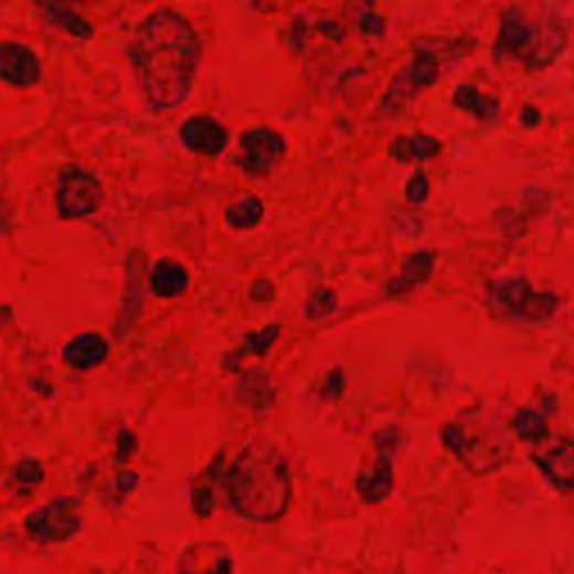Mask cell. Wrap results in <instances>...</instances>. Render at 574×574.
<instances>
[{
    "instance_id": "cell-11",
    "label": "cell",
    "mask_w": 574,
    "mask_h": 574,
    "mask_svg": "<svg viewBox=\"0 0 574 574\" xmlns=\"http://www.w3.org/2000/svg\"><path fill=\"white\" fill-rule=\"evenodd\" d=\"M534 465L545 474V478L561 491H570L574 485V449L570 438L545 436L534 443L532 449Z\"/></svg>"
},
{
    "instance_id": "cell-8",
    "label": "cell",
    "mask_w": 574,
    "mask_h": 574,
    "mask_svg": "<svg viewBox=\"0 0 574 574\" xmlns=\"http://www.w3.org/2000/svg\"><path fill=\"white\" fill-rule=\"evenodd\" d=\"M25 530L30 536L43 543H61L75 536L82 530L79 500L77 498H56L50 506L32 512L25 519Z\"/></svg>"
},
{
    "instance_id": "cell-2",
    "label": "cell",
    "mask_w": 574,
    "mask_h": 574,
    "mask_svg": "<svg viewBox=\"0 0 574 574\" xmlns=\"http://www.w3.org/2000/svg\"><path fill=\"white\" fill-rule=\"evenodd\" d=\"M223 487L241 517L269 523L280 519L290 506V465L274 445L254 443L225 471Z\"/></svg>"
},
{
    "instance_id": "cell-16",
    "label": "cell",
    "mask_w": 574,
    "mask_h": 574,
    "mask_svg": "<svg viewBox=\"0 0 574 574\" xmlns=\"http://www.w3.org/2000/svg\"><path fill=\"white\" fill-rule=\"evenodd\" d=\"M434 265H436V252L422 249L417 254H411L402 263L400 274L389 280L386 295L389 297H402V295L415 290V287L424 285L431 278V274H434Z\"/></svg>"
},
{
    "instance_id": "cell-19",
    "label": "cell",
    "mask_w": 574,
    "mask_h": 574,
    "mask_svg": "<svg viewBox=\"0 0 574 574\" xmlns=\"http://www.w3.org/2000/svg\"><path fill=\"white\" fill-rule=\"evenodd\" d=\"M34 3L47 17L50 23L63 28L72 36H77V39L93 36V25L75 12V6L84 3V0H34Z\"/></svg>"
},
{
    "instance_id": "cell-25",
    "label": "cell",
    "mask_w": 574,
    "mask_h": 574,
    "mask_svg": "<svg viewBox=\"0 0 574 574\" xmlns=\"http://www.w3.org/2000/svg\"><path fill=\"white\" fill-rule=\"evenodd\" d=\"M512 428L521 440L532 443V445L543 440L545 436H550V426H548L545 415L534 408H521L512 419Z\"/></svg>"
},
{
    "instance_id": "cell-29",
    "label": "cell",
    "mask_w": 574,
    "mask_h": 574,
    "mask_svg": "<svg viewBox=\"0 0 574 574\" xmlns=\"http://www.w3.org/2000/svg\"><path fill=\"white\" fill-rule=\"evenodd\" d=\"M17 478L21 485H39L43 480V469L36 460H23L17 467Z\"/></svg>"
},
{
    "instance_id": "cell-17",
    "label": "cell",
    "mask_w": 574,
    "mask_h": 574,
    "mask_svg": "<svg viewBox=\"0 0 574 574\" xmlns=\"http://www.w3.org/2000/svg\"><path fill=\"white\" fill-rule=\"evenodd\" d=\"M223 478H225V454L215 458L209 465V469L193 482L191 506L200 519L211 517L215 506H219V493L215 491H219V487H223Z\"/></svg>"
},
{
    "instance_id": "cell-20",
    "label": "cell",
    "mask_w": 574,
    "mask_h": 574,
    "mask_svg": "<svg viewBox=\"0 0 574 574\" xmlns=\"http://www.w3.org/2000/svg\"><path fill=\"white\" fill-rule=\"evenodd\" d=\"M440 153H443V141L431 135H424V132L402 135V137L393 139L389 147V156L402 164L417 162V160H431V158H438Z\"/></svg>"
},
{
    "instance_id": "cell-33",
    "label": "cell",
    "mask_w": 574,
    "mask_h": 574,
    "mask_svg": "<svg viewBox=\"0 0 574 574\" xmlns=\"http://www.w3.org/2000/svg\"><path fill=\"white\" fill-rule=\"evenodd\" d=\"M249 297H252L254 301H269V299L274 297V287H272V283H267V280H256V283L252 285Z\"/></svg>"
},
{
    "instance_id": "cell-34",
    "label": "cell",
    "mask_w": 574,
    "mask_h": 574,
    "mask_svg": "<svg viewBox=\"0 0 574 574\" xmlns=\"http://www.w3.org/2000/svg\"><path fill=\"white\" fill-rule=\"evenodd\" d=\"M135 485H137V474H132V471H121V474L117 476V480H115V487H117V491H119V498L128 496V493L135 489Z\"/></svg>"
},
{
    "instance_id": "cell-28",
    "label": "cell",
    "mask_w": 574,
    "mask_h": 574,
    "mask_svg": "<svg viewBox=\"0 0 574 574\" xmlns=\"http://www.w3.org/2000/svg\"><path fill=\"white\" fill-rule=\"evenodd\" d=\"M426 195H428V180L422 171H417L406 184V198H408V202L419 204L426 200Z\"/></svg>"
},
{
    "instance_id": "cell-3",
    "label": "cell",
    "mask_w": 574,
    "mask_h": 574,
    "mask_svg": "<svg viewBox=\"0 0 574 574\" xmlns=\"http://www.w3.org/2000/svg\"><path fill=\"white\" fill-rule=\"evenodd\" d=\"M443 443L476 476L500 469L512 456L506 422L482 408H469L445 424Z\"/></svg>"
},
{
    "instance_id": "cell-4",
    "label": "cell",
    "mask_w": 574,
    "mask_h": 574,
    "mask_svg": "<svg viewBox=\"0 0 574 574\" xmlns=\"http://www.w3.org/2000/svg\"><path fill=\"white\" fill-rule=\"evenodd\" d=\"M567 45V28L556 17L543 23L525 19L519 8L508 10L500 19L493 41V59H519L528 70H541L554 63Z\"/></svg>"
},
{
    "instance_id": "cell-30",
    "label": "cell",
    "mask_w": 574,
    "mask_h": 574,
    "mask_svg": "<svg viewBox=\"0 0 574 574\" xmlns=\"http://www.w3.org/2000/svg\"><path fill=\"white\" fill-rule=\"evenodd\" d=\"M359 30L369 34V36H378V34H384L386 21L382 17H378L375 12H366V14L359 17Z\"/></svg>"
},
{
    "instance_id": "cell-31",
    "label": "cell",
    "mask_w": 574,
    "mask_h": 574,
    "mask_svg": "<svg viewBox=\"0 0 574 574\" xmlns=\"http://www.w3.org/2000/svg\"><path fill=\"white\" fill-rule=\"evenodd\" d=\"M135 449H137V438L130 434V431L124 428L117 438V460L128 463L132 458Z\"/></svg>"
},
{
    "instance_id": "cell-24",
    "label": "cell",
    "mask_w": 574,
    "mask_h": 574,
    "mask_svg": "<svg viewBox=\"0 0 574 574\" xmlns=\"http://www.w3.org/2000/svg\"><path fill=\"white\" fill-rule=\"evenodd\" d=\"M278 332H280V326H267V328H263L261 332L247 334L243 348H238L236 352L227 354L223 366H225L227 371H238V369H241V362H243V357H247V354L265 357V352H267V350L274 346V341L278 339Z\"/></svg>"
},
{
    "instance_id": "cell-18",
    "label": "cell",
    "mask_w": 574,
    "mask_h": 574,
    "mask_svg": "<svg viewBox=\"0 0 574 574\" xmlns=\"http://www.w3.org/2000/svg\"><path fill=\"white\" fill-rule=\"evenodd\" d=\"M108 352H110V348L104 337L86 332V334L75 337L63 348V362L77 371H88V369L99 366L108 357Z\"/></svg>"
},
{
    "instance_id": "cell-26",
    "label": "cell",
    "mask_w": 574,
    "mask_h": 574,
    "mask_svg": "<svg viewBox=\"0 0 574 574\" xmlns=\"http://www.w3.org/2000/svg\"><path fill=\"white\" fill-rule=\"evenodd\" d=\"M225 215H227V223L234 230H252V227H256L263 221L265 206H263V202L256 195H247L245 200L227 206Z\"/></svg>"
},
{
    "instance_id": "cell-32",
    "label": "cell",
    "mask_w": 574,
    "mask_h": 574,
    "mask_svg": "<svg viewBox=\"0 0 574 574\" xmlns=\"http://www.w3.org/2000/svg\"><path fill=\"white\" fill-rule=\"evenodd\" d=\"M343 384H346V380H343V371H332L330 375H328V380H326V386H323V397L326 400H339L341 395H343Z\"/></svg>"
},
{
    "instance_id": "cell-10",
    "label": "cell",
    "mask_w": 574,
    "mask_h": 574,
    "mask_svg": "<svg viewBox=\"0 0 574 574\" xmlns=\"http://www.w3.org/2000/svg\"><path fill=\"white\" fill-rule=\"evenodd\" d=\"M241 149L236 164L249 176H267L285 153V139L272 128H254L243 132Z\"/></svg>"
},
{
    "instance_id": "cell-7",
    "label": "cell",
    "mask_w": 574,
    "mask_h": 574,
    "mask_svg": "<svg viewBox=\"0 0 574 574\" xmlns=\"http://www.w3.org/2000/svg\"><path fill=\"white\" fill-rule=\"evenodd\" d=\"M440 75V61L431 50H417L413 61L393 79L382 99V113L395 115L404 110L424 88L434 86Z\"/></svg>"
},
{
    "instance_id": "cell-15",
    "label": "cell",
    "mask_w": 574,
    "mask_h": 574,
    "mask_svg": "<svg viewBox=\"0 0 574 574\" xmlns=\"http://www.w3.org/2000/svg\"><path fill=\"white\" fill-rule=\"evenodd\" d=\"M144 265H147V256H141L139 252H132L126 263V297H124V308H121V315H119L117 328H115L117 334H124V330H128L141 312Z\"/></svg>"
},
{
    "instance_id": "cell-22",
    "label": "cell",
    "mask_w": 574,
    "mask_h": 574,
    "mask_svg": "<svg viewBox=\"0 0 574 574\" xmlns=\"http://www.w3.org/2000/svg\"><path fill=\"white\" fill-rule=\"evenodd\" d=\"M272 382L269 375L263 369H252L247 373H243V378L238 380V389H236V400L241 404H245L247 408L254 411H263L272 404Z\"/></svg>"
},
{
    "instance_id": "cell-9",
    "label": "cell",
    "mask_w": 574,
    "mask_h": 574,
    "mask_svg": "<svg viewBox=\"0 0 574 574\" xmlns=\"http://www.w3.org/2000/svg\"><path fill=\"white\" fill-rule=\"evenodd\" d=\"M104 202V189L99 180L82 169H67L61 176L59 191H56V204L59 213L67 221L86 219V215L95 213Z\"/></svg>"
},
{
    "instance_id": "cell-14",
    "label": "cell",
    "mask_w": 574,
    "mask_h": 574,
    "mask_svg": "<svg viewBox=\"0 0 574 574\" xmlns=\"http://www.w3.org/2000/svg\"><path fill=\"white\" fill-rule=\"evenodd\" d=\"M236 567L230 550L223 543L215 541H202L189 545L178 563V572H232Z\"/></svg>"
},
{
    "instance_id": "cell-12",
    "label": "cell",
    "mask_w": 574,
    "mask_h": 574,
    "mask_svg": "<svg viewBox=\"0 0 574 574\" xmlns=\"http://www.w3.org/2000/svg\"><path fill=\"white\" fill-rule=\"evenodd\" d=\"M180 137L189 151L204 158H219L221 153H225L230 144V132L225 130V126L206 115L187 119L180 128Z\"/></svg>"
},
{
    "instance_id": "cell-13",
    "label": "cell",
    "mask_w": 574,
    "mask_h": 574,
    "mask_svg": "<svg viewBox=\"0 0 574 574\" xmlns=\"http://www.w3.org/2000/svg\"><path fill=\"white\" fill-rule=\"evenodd\" d=\"M0 79L28 88L41 79V63L36 54L21 43H0Z\"/></svg>"
},
{
    "instance_id": "cell-35",
    "label": "cell",
    "mask_w": 574,
    "mask_h": 574,
    "mask_svg": "<svg viewBox=\"0 0 574 574\" xmlns=\"http://www.w3.org/2000/svg\"><path fill=\"white\" fill-rule=\"evenodd\" d=\"M521 119H523V124H525L528 128H532V126H536V124L541 121V113H539L534 106H525Z\"/></svg>"
},
{
    "instance_id": "cell-27",
    "label": "cell",
    "mask_w": 574,
    "mask_h": 574,
    "mask_svg": "<svg viewBox=\"0 0 574 574\" xmlns=\"http://www.w3.org/2000/svg\"><path fill=\"white\" fill-rule=\"evenodd\" d=\"M334 310H337V295L332 290L321 287V290H317L312 295V299L308 301L306 315H308V319H323V317L332 315Z\"/></svg>"
},
{
    "instance_id": "cell-21",
    "label": "cell",
    "mask_w": 574,
    "mask_h": 574,
    "mask_svg": "<svg viewBox=\"0 0 574 574\" xmlns=\"http://www.w3.org/2000/svg\"><path fill=\"white\" fill-rule=\"evenodd\" d=\"M189 287V274L184 269V265L164 258L153 267L151 274V290L162 297V299H173L187 293Z\"/></svg>"
},
{
    "instance_id": "cell-23",
    "label": "cell",
    "mask_w": 574,
    "mask_h": 574,
    "mask_svg": "<svg viewBox=\"0 0 574 574\" xmlns=\"http://www.w3.org/2000/svg\"><path fill=\"white\" fill-rule=\"evenodd\" d=\"M454 104L465 110L471 113L478 121H493L500 113V102L496 97L482 95L476 86H458L456 95H454Z\"/></svg>"
},
{
    "instance_id": "cell-5",
    "label": "cell",
    "mask_w": 574,
    "mask_h": 574,
    "mask_svg": "<svg viewBox=\"0 0 574 574\" xmlns=\"http://www.w3.org/2000/svg\"><path fill=\"white\" fill-rule=\"evenodd\" d=\"M489 299L502 317L532 323L548 321L559 308L556 295L532 290V285L525 276L489 283Z\"/></svg>"
},
{
    "instance_id": "cell-6",
    "label": "cell",
    "mask_w": 574,
    "mask_h": 574,
    "mask_svg": "<svg viewBox=\"0 0 574 574\" xmlns=\"http://www.w3.org/2000/svg\"><path fill=\"white\" fill-rule=\"evenodd\" d=\"M400 428H384L375 436V456L357 474L354 487L366 506H378L393 491V456L397 451Z\"/></svg>"
},
{
    "instance_id": "cell-1",
    "label": "cell",
    "mask_w": 574,
    "mask_h": 574,
    "mask_svg": "<svg viewBox=\"0 0 574 574\" xmlns=\"http://www.w3.org/2000/svg\"><path fill=\"white\" fill-rule=\"evenodd\" d=\"M202 45L191 23L160 10L135 30L128 56L137 82L156 110L180 106L193 88Z\"/></svg>"
}]
</instances>
